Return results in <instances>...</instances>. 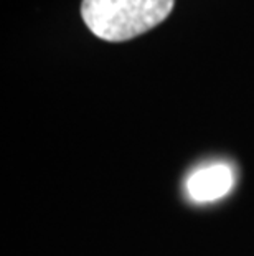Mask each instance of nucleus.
I'll list each match as a JSON object with an SVG mask.
<instances>
[{
	"instance_id": "obj_1",
	"label": "nucleus",
	"mask_w": 254,
	"mask_h": 256,
	"mask_svg": "<svg viewBox=\"0 0 254 256\" xmlns=\"http://www.w3.org/2000/svg\"><path fill=\"white\" fill-rule=\"evenodd\" d=\"M175 0H83L81 17L104 42L132 40L170 15Z\"/></svg>"
},
{
	"instance_id": "obj_2",
	"label": "nucleus",
	"mask_w": 254,
	"mask_h": 256,
	"mask_svg": "<svg viewBox=\"0 0 254 256\" xmlns=\"http://www.w3.org/2000/svg\"><path fill=\"white\" fill-rule=\"evenodd\" d=\"M235 185L233 167L223 162L203 166L190 174L187 180V194L195 204H210L223 198Z\"/></svg>"
}]
</instances>
